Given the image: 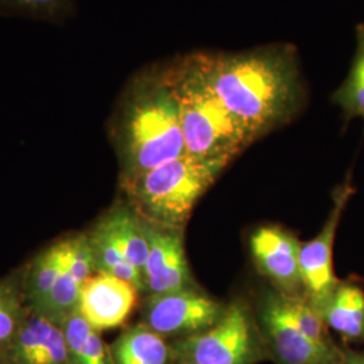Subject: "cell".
<instances>
[{
  "instance_id": "obj_8",
  "label": "cell",
  "mask_w": 364,
  "mask_h": 364,
  "mask_svg": "<svg viewBox=\"0 0 364 364\" xmlns=\"http://www.w3.org/2000/svg\"><path fill=\"white\" fill-rule=\"evenodd\" d=\"M355 192L351 176H347L332 193V208L321 231L312 240L301 243L299 264L305 294L314 308L329 297L340 281L333 269V247L343 213Z\"/></svg>"
},
{
  "instance_id": "obj_16",
  "label": "cell",
  "mask_w": 364,
  "mask_h": 364,
  "mask_svg": "<svg viewBox=\"0 0 364 364\" xmlns=\"http://www.w3.org/2000/svg\"><path fill=\"white\" fill-rule=\"evenodd\" d=\"M63 267L61 242L42 251L27 273L25 297L30 311H39L50 294Z\"/></svg>"
},
{
  "instance_id": "obj_17",
  "label": "cell",
  "mask_w": 364,
  "mask_h": 364,
  "mask_svg": "<svg viewBox=\"0 0 364 364\" xmlns=\"http://www.w3.org/2000/svg\"><path fill=\"white\" fill-rule=\"evenodd\" d=\"M346 120L359 117L364 122V22L356 27V52L348 76L332 95Z\"/></svg>"
},
{
  "instance_id": "obj_6",
  "label": "cell",
  "mask_w": 364,
  "mask_h": 364,
  "mask_svg": "<svg viewBox=\"0 0 364 364\" xmlns=\"http://www.w3.org/2000/svg\"><path fill=\"white\" fill-rule=\"evenodd\" d=\"M227 305L209 297L198 287L149 296L144 308V324L162 338H183L215 326Z\"/></svg>"
},
{
  "instance_id": "obj_15",
  "label": "cell",
  "mask_w": 364,
  "mask_h": 364,
  "mask_svg": "<svg viewBox=\"0 0 364 364\" xmlns=\"http://www.w3.org/2000/svg\"><path fill=\"white\" fill-rule=\"evenodd\" d=\"M57 323L43 313L27 311L10 346L3 353L6 364H31L45 347Z\"/></svg>"
},
{
  "instance_id": "obj_12",
  "label": "cell",
  "mask_w": 364,
  "mask_h": 364,
  "mask_svg": "<svg viewBox=\"0 0 364 364\" xmlns=\"http://www.w3.org/2000/svg\"><path fill=\"white\" fill-rule=\"evenodd\" d=\"M316 311L346 347L353 344L364 347V287L358 279H340Z\"/></svg>"
},
{
  "instance_id": "obj_9",
  "label": "cell",
  "mask_w": 364,
  "mask_h": 364,
  "mask_svg": "<svg viewBox=\"0 0 364 364\" xmlns=\"http://www.w3.org/2000/svg\"><path fill=\"white\" fill-rule=\"evenodd\" d=\"M299 239L282 227H260L250 237V250L259 273L287 297H306L299 264Z\"/></svg>"
},
{
  "instance_id": "obj_24",
  "label": "cell",
  "mask_w": 364,
  "mask_h": 364,
  "mask_svg": "<svg viewBox=\"0 0 364 364\" xmlns=\"http://www.w3.org/2000/svg\"><path fill=\"white\" fill-rule=\"evenodd\" d=\"M60 326L63 328V332L65 335L66 344H68V348L70 352L72 360H73V363L76 364L78 353L81 352L84 344L87 343V340L91 336V333L95 329L82 317L78 308L75 312L70 313L68 317H65L60 323Z\"/></svg>"
},
{
  "instance_id": "obj_11",
  "label": "cell",
  "mask_w": 364,
  "mask_h": 364,
  "mask_svg": "<svg viewBox=\"0 0 364 364\" xmlns=\"http://www.w3.org/2000/svg\"><path fill=\"white\" fill-rule=\"evenodd\" d=\"M139 291L129 282L107 274H96L81 287L78 311L97 332L124 324Z\"/></svg>"
},
{
  "instance_id": "obj_25",
  "label": "cell",
  "mask_w": 364,
  "mask_h": 364,
  "mask_svg": "<svg viewBox=\"0 0 364 364\" xmlns=\"http://www.w3.org/2000/svg\"><path fill=\"white\" fill-rule=\"evenodd\" d=\"M31 364H75L60 324L54 328L50 338Z\"/></svg>"
},
{
  "instance_id": "obj_7",
  "label": "cell",
  "mask_w": 364,
  "mask_h": 364,
  "mask_svg": "<svg viewBox=\"0 0 364 364\" xmlns=\"http://www.w3.org/2000/svg\"><path fill=\"white\" fill-rule=\"evenodd\" d=\"M269 359L275 364H340L343 347H321L306 338L282 311L277 290H266L255 308Z\"/></svg>"
},
{
  "instance_id": "obj_10",
  "label": "cell",
  "mask_w": 364,
  "mask_h": 364,
  "mask_svg": "<svg viewBox=\"0 0 364 364\" xmlns=\"http://www.w3.org/2000/svg\"><path fill=\"white\" fill-rule=\"evenodd\" d=\"M144 224L149 242L144 270V291L149 296H158L197 287L185 255L183 231L164 228L144 220Z\"/></svg>"
},
{
  "instance_id": "obj_5",
  "label": "cell",
  "mask_w": 364,
  "mask_h": 364,
  "mask_svg": "<svg viewBox=\"0 0 364 364\" xmlns=\"http://www.w3.org/2000/svg\"><path fill=\"white\" fill-rule=\"evenodd\" d=\"M174 364H258L269 359L255 309L242 299L230 302L207 331L171 344Z\"/></svg>"
},
{
  "instance_id": "obj_4",
  "label": "cell",
  "mask_w": 364,
  "mask_h": 364,
  "mask_svg": "<svg viewBox=\"0 0 364 364\" xmlns=\"http://www.w3.org/2000/svg\"><path fill=\"white\" fill-rule=\"evenodd\" d=\"M225 168L221 162L185 154L122 183L141 219L183 231L197 201Z\"/></svg>"
},
{
  "instance_id": "obj_27",
  "label": "cell",
  "mask_w": 364,
  "mask_h": 364,
  "mask_svg": "<svg viewBox=\"0 0 364 364\" xmlns=\"http://www.w3.org/2000/svg\"><path fill=\"white\" fill-rule=\"evenodd\" d=\"M340 364H364V347L362 350H355L344 346Z\"/></svg>"
},
{
  "instance_id": "obj_23",
  "label": "cell",
  "mask_w": 364,
  "mask_h": 364,
  "mask_svg": "<svg viewBox=\"0 0 364 364\" xmlns=\"http://www.w3.org/2000/svg\"><path fill=\"white\" fill-rule=\"evenodd\" d=\"M26 313L13 287L0 282V356L10 346Z\"/></svg>"
},
{
  "instance_id": "obj_1",
  "label": "cell",
  "mask_w": 364,
  "mask_h": 364,
  "mask_svg": "<svg viewBox=\"0 0 364 364\" xmlns=\"http://www.w3.org/2000/svg\"><path fill=\"white\" fill-rule=\"evenodd\" d=\"M209 84L255 139L282 127L304 103L296 53L267 46L234 54H203Z\"/></svg>"
},
{
  "instance_id": "obj_19",
  "label": "cell",
  "mask_w": 364,
  "mask_h": 364,
  "mask_svg": "<svg viewBox=\"0 0 364 364\" xmlns=\"http://www.w3.org/2000/svg\"><path fill=\"white\" fill-rule=\"evenodd\" d=\"M278 296L282 311L287 314V318L306 338H311L321 347H338L324 320L306 297H287L279 293Z\"/></svg>"
},
{
  "instance_id": "obj_26",
  "label": "cell",
  "mask_w": 364,
  "mask_h": 364,
  "mask_svg": "<svg viewBox=\"0 0 364 364\" xmlns=\"http://www.w3.org/2000/svg\"><path fill=\"white\" fill-rule=\"evenodd\" d=\"M76 364H108L105 343L97 331H93L84 344L82 350L78 353Z\"/></svg>"
},
{
  "instance_id": "obj_18",
  "label": "cell",
  "mask_w": 364,
  "mask_h": 364,
  "mask_svg": "<svg viewBox=\"0 0 364 364\" xmlns=\"http://www.w3.org/2000/svg\"><path fill=\"white\" fill-rule=\"evenodd\" d=\"M90 240L96 273L117 277L131 284L138 291H144L142 274L124 258V255L115 247V245L99 227H96L95 231L90 235Z\"/></svg>"
},
{
  "instance_id": "obj_3",
  "label": "cell",
  "mask_w": 364,
  "mask_h": 364,
  "mask_svg": "<svg viewBox=\"0 0 364 364\" xmlns=\"http://www.w3.org/2000/svg\"><path fill=\"white\" fill-rule=\"evenodd\" d=\"M166 69L180 108L185 154L228 166L257 139L213 91L203 53L186 55Z\"/></svg>"
},
{
  "instance_id": "obj_21",
  "label": "cell",
  "mask_w": 364,
  "mask_h": 364,
  "mask_svg": "<svg viewBox=\"0 0 364 364\" xmlns=\"http://www.w3.org/2000/svg\"><path fill=\"white\" fill-rule=\"evenodd\" d=\"M73 0H0V14L27 16L41 21H64Z\"/></svg>"
},
{
  "instance_id": "obj_13",
  "label": "cell",
  "mask_w": 364,
  "mask_h": 364,
  "mask_svg": "<svg viewBox=\"0 0 364 364\" xmlns=\"http://www.w3.org/2000/svg\"><path fill=\"white\" fill-rule=\"evenodd\" d=\"M97 227L144 277L149 242L139 215L132 208L119 207L111 210Z\"/></svg>"
},
{
  "instance_id": "obj_22",
  "label": "cell",
  "mask_w": 364,
  "mask_h": 364,
  "mask_svg": "<svg viewBox=\"0 0 364 364\" xmlns=\"http://www.w3.org/2000/svg\"><path fill=\"white\" fill-rule=\"evenodd\" d=\"M66 270L82 287L95 272L90 235H76L61 242Z\"/></svg>"
},
{
  "instance_id": "obj_14",
  "label": "cell",
  "mask_w": 364,
  "mask_h": 364,
  "mask_svg": "<svg viewBox=\"0 0 364 364\" xmlns=\"http://www.w3.org/2000/svg\"><path fill=\"white\" fill-rule=\"evenodd\" d=\"M115 364H171L173 350L165 338L146 324L129 328L112 346Z\"/></svg>"
},
{
  "instance_id": "obj_20",
  "label": "cell",
  "mask_w": 364,
  "mask_h": 364,
  "mask_svg": "<svg viewBox=\"0 0 364 364\" xmlns=\"http://www.w3.org/2000/svg\"><path fill=\"white\" fill-rule=\"evenodd\" d=\"M80 290L81 287L66 270L63 258V267L58 274V278L53 287L50 294L37 312L46 314L57 324H60L70 313L77 309Z\"/></svg>"
},
{
  "instance_id": "obj_2",
  "label": "cell",
  "mask_w": 364,
  "mask_h": 364,
  "mask_svg": "<svg viewBox=\"0 0 364 364\" xmlns=\"http://www.w3.org/2000/svg\"><path fill=\"white\" fill-rule=\"evenodd\" d=\"M114 139L122 182L185 156L180 108L166 68L131 80L117 108Z\"/></svg>"
}]
</instances>
